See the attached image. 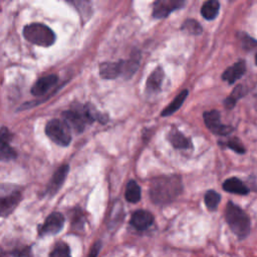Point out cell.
I'll return each instance as SVG.
<instances>
[{
  "mask_svg": "<svg viewBox=\"0 0 257 257\" xmlns=\"http://www.w3.org/2000/svg\"><path fill=\"white\" fill-rule=\"evenodd\" d=\"M183 191L179 176H162L155 178L150 186V198L157 205H166L176 200Z\"/></svg>",
  "mask_w": 257,
  "mask_h": 257,
  "instance_id": "6da1fadb",
  "label": "cell"
},
{
  "mask_svg": "<svg viewBox=\"0 0 257 257\" xmlns=\"http://www.w3.org/2000/svg\"><path fill=\"white\" fill-rule=\"evenodd\" d=\"M225 219L231 231L239 238L244 239L250 232L248 215L233 202H228L225 209Z\"/></svg>",
  "mask_w": 257,
  "mask_h": 257,
  "instance_id": "7a4b0ae2",
  "label": "cell"
},
{
  "mask_svg": "<svg viewBox=\"0 0 257 257\" xmlns=\"http://www.w3.org/2000/svg\"><path fill=\"white\" fill-rule=\"evenodd\" d=\"M139 67V57L133 56L126 60L103 62L99 65V75L104 79H114L119 75L130 78Z\"/></svg>",
  "mask_w": 257,
  "mask_h": 257,
  "instance_id": "3957f363",
  "label": "cell"
},
{
  "mask_svg": "<svg viewBox=\"0 0 257 257\" xmlns=\"http://www.w3.org/2000/svg\"><path fill=\"white\" fill-rule=\"evenodd\" d=\"M23 36L31 43L48 47L55 42L54 32L42 23H30L23 28Z\"/></svg>",
  "mask_w": 257,
  "mask_h": 257,
  "instance_id": "277c9868",
  "label": "cell"
},
{
  "mask_svg": "<svg viewBox=\"0 0 257 257\" xmlns=\"http://www.w3.org/2000/svg\"><path fill=\"white\" fill-rule=\"evenodd\" d=\"M46 136L55 144L65 147L71 141L69 125L65 120L51 119L45 125Z\"/></svg>",
  "mask_w": 257,
  "mask_h": 257,
  "instance_id": "5b68a950",
  "label": "cell"
},
{
  "mask_svg": "<svg viewBox=\"0 0 257 257\" xmlns=\"http://www.w3.org/2000/svg\"><path fill=\"white\" fill-rule=\"evenodd\" d=\"M7 192L1 188V197H0V213L2 217H7L10 215L14 209L18 206L21 201V193L15 187H6Z\"/></svg>",
  "mask_w": 257,
  "mask_h": 257,
  "instance_id": "8992f818",
  "label": "cell"
},
{
  "mask_svg": "<svg viewBox=\"0 0 257 257\" xmlns=\"http://www.w3.org/2000/svg\"><path fill=\"white\" fill-rule=\"evenodd\" d=\"M64 226V216L59 212H52L48 215L43 224L38 226V236H52L58 234Z\"/></svg>",
  "mask_w": 257,
  "mask_h": 257,
  "instance_id": "52a82bcc",
  "label": "cell"
},
{
  "mask_svg": "<svg viewBox=\"0 0 257 257\" xmlns=\"http://www.w3.org/2000/svg\"><path fill=\"white\" fill-rule=\"evenodd\" d=\"M204 121L206 126L213 133L219 136H227L229 135L232 131L233 127L230 125L223 124L221 122L220 118V113L218 110H210V111H205L203 114Z\"/></svg>",
  "mask_w": 257,
  "mask_h": 257,
  "instance_id": "ba28073f",
  "label": "cell"
},
{
  "mask_svg": "<svg viewBox=\"0 0 257 257\" xmlns=\"http://www.w3.org/2000/svg\"><path fill=\"white\" fill-rule=\"evenodd\" d=\"M184 5L185 1L183 0H158L154 2L152 14L154 18H164Z\"/></svg>",
  "mask_w": 257,
  "mask_h": 257,
  "instance_id": "9c48e42d",
  "label": "cell"
},
{
  "mask_svg": "<svg viewBox=\"0 0 257 257\" xmlns=\"http://www.w3.org/2000/svg\"><path fill=\"white\" fill-rule=\"evenodd\" d=\"M154 215L146 210H138L131 217V225L140 231L148 229L154 223Z\"/></svg>",
  "mask_w": 257,
  "mask_h": 257,
  "instance_id": "30bf717a",
  "label": "cell"
},
{
  "mask_svg": "<svg viewBox=\"0 0 257 257\" xmlns=\"http://www.w3.org/2000/svg\"><path fill=\"white\" fill-rule=\"evenodd\" d=\"M57 80H58V77L55 74H49V75L42 76L35 81V83L31 87L30 91L34 96H42L49 89H51V87H53L55 85Z\"/></svg>",
  "mask_w": 257,
  "mask_h": 257,
  "instance_id": "8fae6325",
  "label": "cell"
},
{
  "mask_svg": "<svg viewBox=\"0 0 257 257\" xmlns=\"http://www.w3.org/2000/svg\"><path fill=\"white\" fill-rule=\"evenodd\" d=\"M69 171V166L64 164L62 166H60L52 175L48 186H47V190H46V194L49 195H54L62 186L67 174Z\"/></svg>",
  "mask_w": 257,
  "mask_h": 257,
  "instance_id": "7c38bea8",
  "label": "cell"
},
{
  "mask_svg": "<svg viewBox=\"0 0 257 257\" xmlns=\"http://www.w3.org/2000/svg\"><path fill=\"white\" fill-rule=\"evenodd\" d=\"M1 147H0V158L2 161H10L16 157V152L10 147L9 141L11 140V134L6 127L1 128Z\"/></svg>",
  "mask_w": 257,
  "mask_h": 257,
  "instance_id": "4fadbf2b",
  "label": "cell"
},
{
  "mask_svg": "<svg viewBox=\"0 0 257 257\" xmlns=\"http://www.w3.org/2000/svg\"><path fill=\"white\" fill-rule=\"evenodd\" d=\"M246 70V64L245 61L240 60L236 63H234L232 66L228 67L222 74V78L223 80L227 81L228 83L232 84L234 83L237 79H239L240 77H242L245 73Z\"/></svg>",
  "mask_w": 257,
  "mask_h": 257,
  "instance_id": "5bb4252c",
  "label": "cell"
},
{
  "mask_svg": "<svg viewBox=\"0 0 257 257\" xmlns=\"http://www.w3.org/2000/svg\"><path fill=\"white\" fill-rule=\"evenodd\" d=\"M168 140L176 149H190L192 148V144L190 139L186 138L181 132L178 130H172L168 135Z\"/></svg>",
  "mask_w": 257,
  "mask_h": 257,
  "instance_id": "9a60e30c",
  "label": "cell"
},
{
  "mask_svg": "<svg viewBox=\"0 0 257 257\" xmlns=\"http://www.w3.org/2000/svg\"><path fill=\"white\" fill-rule=\"evenodd\" d=\"M223 189L229 193L238 195H247L249 193V189L237 178L227 179L223 183Z\"/></svg>",
  "mask_w": 257,
  "mask_h": 257,
  "instance_id": "2e32d148",
  "label": "cell"
},
{
  "mask_svg": "<svg viewBox=\"0 0 257 257\" xmlns=\"http://www.w3.org/2000/svg\"><path fill=\"white\" fill-rule=\"evenodd\" d=\"M164 78V70L161 66H158L148 77L147 80V89L151 92H156L160 90L161 84Z\"/></svg>",
  "mask_w": 257,
  "mask_h": 257,
  "instance_id": "e0dca14e",
  "label": "cell"
},
{
  "mask_svg": "<svg viewBox=\"0 0 257 257\" xmlns=\"http://www.w3.org/2000/svg\"><path fill=\"white\" fill-rule=\"evenodd\" d=\"M188 95V90L185 89L183 91H181L171 102L170 104H168L162 111V115L163 116H167V115H171L172 113H174L177 109H179L181 107V105L183 104V102L185 101L186 97Z\"/></svg>",
  "mask_w": 257,
  "mask_h": 257,
  "instance_id": "ac0fdd59",
  "label": "cell"
},
{
  "mask_svg": "<svg viewBox=\"0 0 257 257\" xmlns=\"http://www.w3.org/2000/svg\"><path fill=\"white\" fill-rule=\"evenodd\" d=\"M220 4L216 0H209L205 2L201 8L202 16L207 20H213L219 13Z\"/></svg>",
  "mask_w": 257,
  "mask_h": 257,
  "instance_id": "d6986e66",
  "label": "cell"
},
{
  "mask_svg": "<svg viewBox=\"0 0 257 257\" xmlns=\"http://www.w3.org/2000/svg\"><path fill=\"white\" fill-rule=\"evenodd\" d=\"M124 198L130 203H137L141 199V188L134 180L128 181L125 187Z\"/></svg>",
  "mask_w": 257,
  "mask_h": 257,
  "instance_id": "ffe728a7",
  "label": "cell"
},
{
  "mask_svg": "<svg viewBox=\"0 0 257 257\" xmlns=\"http://www.w3.org/2000/svg\"><path fill=\"white\" fill-rule=\"evenodd\" d=\"M246 93V89L243 85H238L237 87H235V89L232 91V93L224 100V104L226 106V108H232L234 107L236 101L242 97L243 95H245Z\"/></svg>",
  "mask_w": 257,
  "mask_h": 257,
  "instance_id": "44dd1931",
  "label": "cell"
},
{
  "mask_svg": "<svg viewBox=\"0 0 257 257\" xmlns=\"http://www.w3.org/2000/svg\"><path fill=\"white\" fill-rule=\"evenodd\" d=\"M49 257H71L70 248L65 242L59 241L50 251Z\"/></svg>",
  "mask_w": 257,
  "mask_h": 257,
  "instance_id": "7402d4cb",
  "label": "cell"
},
{
  "mask_svg": "<svg viewBox=\"0 0 257 257\" xmlns=\"http://www.w3.org/2000/svg\"><path fill=\"white\" fill-rule=\"evenodd\" d=\"M220 200H221V196L216 191H213V190L208 191L204 197L205 205L210 211H214L217 209L220 203Z\"/></svg>",
  "mask_w": 257,
  "mask_h": 257,
  "instance_id": "603a6c76",
  "label": "cell"
},
{
  "mask_svg": "<svg viewBox=\"0 0 257 257\" xmlns=\"http://www.w3.org/2000/svg\"><path fill=\"white\" fill-rule=\"evenodd\" d=\"M182 29L187 31L190 34H193V35H198V34H201V32H202L201 25L199 24L198 21H196L194 19H187L183 23Z\"/></svg>",
  "mask_w": 257,
  "mask_h": 257,
  "instance_id": "cb8c5ba5",
  "label": "cell"
},
{
  "mask_svg": "<svg viewBox=\"0 0 257 257\" xmlns=\"http://www.w3.org/2000/svg\"><path fill=\"white\" fill-rule=\"evenodd\" d=\"M9 255L12 257H33L32 248L29 245H21L15 247L11 251H9Z\"/></svg>",
  "mask_w": 257,
  "mask_h": 257,
  "instance_id": "d4e9b609",
  "label": "cell"
},
{
  "mask_svg": "<svg viewBox=\"0 0 257 257\" xmlns=\"http://www.w3.org/2000/svg\"><path fill=\"white\" fill-rule=\"evenodd\" d=\"M84 223V218L82 216L81 211H73V214L71 216V227L74 230H82Z\"/></svg>",
  "mask_w": 257,
  "mask_h": 257,
  "instance_id": "484cf974",
  "label": "cell"
},
{
  "mask_svg": "<svg viewBox=\"0 0 257 257\" xmlns=\"http://www.w3.org/2000/svg\"><path fill=\"white\" fill-rule=\"evenodd\" d=\"M226 147L230 148L231 150H233L234 152L238 153V154H244L245 153V148L243 147L242 143L238 140V139H230L229 141H227L225 143Z\"/></svg>",
  "mask_w": 257,
  "mask_h": 257,
  "instance_id": "4316f807",
  "label": "cell"
},
{
  "mask_svg": "<svg viewBox=\"0 0 257 257\" xmlns=\"http://www.w3.org/2000/svg\"><path fill=\"white\" fill-rule=\"evenodd\" d=\"M100 248H101V241H96V242L92 245V247L90 248L87 257H97Z\"/></svg>",
  "mask_w": 257,
  "mask_h": 257,
  "instance_id": "83f0119b",
  "label": "cell"
},
{
  "mask_svg": "<svg viewBox=\"0 0 257 257\" xmlns=\"http://www.w3.org/2000/svg\"><path fill=\"white\" fill-rule=\"evenodd\" d=\"M255 62H256V64H257V54H256V56H255Z\"/></svg>",
  "mask_w": 257,
  "mask_h": 257,
  "instance_id": "f1b7e54d",
  "label": "cell"
}]
</instances>
